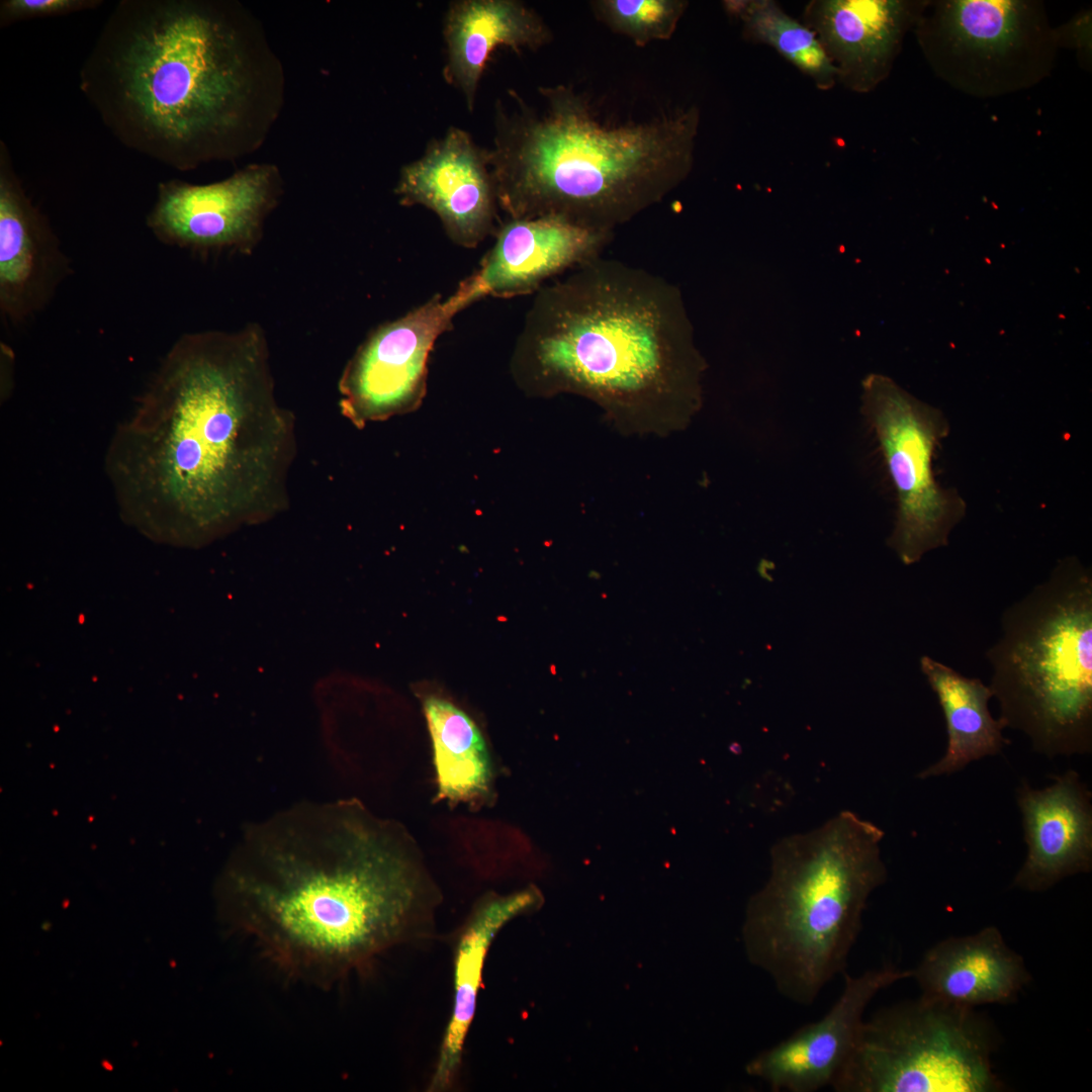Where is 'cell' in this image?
<instances>
[{
  "label": "cell",
  "instance_id": "obj_1",
  "mask_svg": "<svg viewBox=\"0 0 1092 1092\" xmlns=\"http://www.w3.org/2000/svg\"><path fill=\"white\" fill-rule=\"evenodd\" d=\"M295 423L259 324L185 334L110 441L115 499L185 542L266 522L289 507Z\"/></svg>",
  "mask_w": 1092,
  "mask_h": 1092
},
{
  "label": "cell",
  "instance_id": "obj_2",
  "mask_svg": "<svg viewBox=\"0 0 1092 1092\" xmlns=\"http://www.w3.org/2000/svg\"><path fill=\"white\" fill-rule=\"evenodd\" d=\"M228 886L266 953L322 978L428 938L442 899L413 835L357 799L300 803L249 827Z\"/></svg>",
  "mask_w": 1092,
  "mask_h": 1092
},
{
  "label": "cell",
  "instance_id": "obj_3",
  "mask_svg": "<svg viewBox=\"0 0 1092 1092\" xmlns=\"http://www.w3.org/2000/svg\"><path fill=\"white\" fill-rule=\"evenodd\" d=\"M125 147L179 171L259 150L285 74L262 22L236 0H121L79 73Z\"/></svg>",
  "mask_w": 1092,
  "mask_h": 1092
},
{
  "label": "cell",
  "instance_id": "obj_4",
  "mask_svg": "<svg viewBox=\"0 0 1092 1092\" xmlns=\"http://www.w3.org/2000/svg\"><path fill=\"white\" fill-rule=\"evenodd\" d=\"M513 369L532 395L590 400L621 435L666 437L699 413L706 363L673 283L598 256L535 293Z\"/></svg>",
  "mask_w": 1092,
  "mask_h": 1092
},
{
  "label": "cell",
  "instance_id": "obj_5",
  "mask_svg": "<svg viewBox=\"0 0 1092 1092\" xmlns=\"http://www.w3.org/2000/svg\"><path fill=\"white\" fill-rule=\"evenodd\" d=\"M542 109L497 102L485 149L498 207L512 219L558 215L613 235L690 174L696 106L642 121L604 122L572 86L540 87Z\"/></svg>",
  "mask_w": 1092,
  "mask_h": 1092
},
{
  "label": "cell",
  "instance_id": "obj_6",
  "mask_svg": "<svg viewBox=\"0 0 1092 1092\" xmlns=\"http://www.w3.org/2000/svg\"><path fill=\"white\" fill-rule=\"evenodd\" d=\"M884 832L842 811L770 850L769 876L749 899L742 941L749 963L787 1000L810 1006L844 974L871 894L887 880Z\"/></svg>",
  "mask_w": 1092,
  "mask_h": 1092
},
{
  "label": "cell",
  "instance_id": "obj_7",
  "mask_svg": "<svg viewBox=\"0 0 1092 1092\" xmlns=\"http://www.w3.org/2000/svg\"><path fill=\"white\" fill-rule=\"evenodd\" d=\"M988 685L1004 728L1048 758L1092 752V572L1076 556L1002 614Z\"/></svg>",
  "mask_w": 1092,
  "mask_h": 1092
},
{
  "label": "cell",
  "instance_id": "obj_8",
  "mask_svg": "<svg viewBox=\"0 0 1092 1092\" xmlns=\"http://www.w3.org/2000/svg\"><path fill=\"white\" fill-rule=\"evenodd\" d=\"M997 1039L974 1008L920 996L864 1019L835 1092H993Z\"/></svg>",
  "mask_w": 1092,
  "mask_h": 1092
},
{
  "label": "cell",
  "instance_id": "obj_9",
  "mask_svg": "<svg viewBox=\"0 0 1092 1092\" xmlns=\"http://www.w3.org/2000/svg\"><path fill=\"white\" fill-rule=\"evenodd\" d=\"M931 70L952 88L992 98L1049 77L1059 47L1035 0H926L913 28Z\"/></svg>",
  "mask_w": 1092,
  "mask_h": 1092
},
{
  "label": "cell",
  "instance_id": "obj_10",
  "mask_svg": "<svg viewBox=\"0 0 1092 1092\" xmlns=\"http://www.w3.org/2000/svg\"><path fill=\"white\" fill-rule=\"evenodd\" d=\"M862 414L896 492L888 546L905 565L945 547L967 514V503L936 480L933 460L949 434L944 414L896 384L872 374L863 381Z\"/></svg>",
  "mask_w": 1092,
  "mask_h": 1092
},
{
  "label": "cell",
  "instance_id": "obj_11",
  "mask_svg": "<svg viewBox=\"0 0 1092 1092\" xmlns=\"http://www.w3.org/2000/svg\"><path fill=\"white\" fill-rule=\"evenodd\" d=\"M486 296L478 272L449 296L437 294L404 315L374 329L340 377V410L357 428L413 410L426 390L428 359L454 317Z\"/></svg>",
  "mask_w": 1092,
  "mask_h": 1092
},
{
  "label": "cell",
  "instance_id": "obj_12",
  "mask_svg": "<svg viewBox=\"0 0 1092 1092\" xmlns=\"http://www.w3.org/2000/svg\"><path fill=\"white\" fill-rule=\"evenodd\" d=\"M284 193L279 167L251 163L220 181L158 185L147 225L161 243L200 255L253 254Z\"/></svg>",
  "mask_w": 1092,
  "mask_h": 1092
},
{
  "label": "cell",
  "instance_id": "obj_13",
  "mask_svg": "<svg viewBox=\"0 0 1092 1092\" xmlns=\"http://www.w3.org/2000/svg\"><path fill=\"white\" fill-rule=\"evenodd\" d=\"M911 974L892 966L857 976L844 973L843 988L831 1008L817 1021L754 1056L745 1072L775 1092L831 1087L856 1048L868 1005L880 991Z\"/></svg>",
  "mask_w": 1092,
  "mask_h": 1092
},
{
  "label": "cell",
  "instance_id": "obj_14",
  "mask_svg": "<svg viewBox=\"0 0 1092 1092\" xmlns=\"http://www.w3.org/2000/svg\"><path fill=\"white\" fill-rule=\"evenodd\" d=\"M393 191L400 205L434 211L458 246L474 248L494 230L498 204L485 149L462 128L450 126L402 166Z\"/></svg>",
  "mask_w": 1092,
  "mask_h": 1092
},
{
  "label": "cell",
  "instance_id": "obj_15",
  "mask_svg": "<svg viewBox=\"0 0 1092 1092\" xmlns=\"http://www.w3.org/2000/svg\"><path fill=\"white\" fill-rule=\"evenodd\" d=\"M925 3L812 0L805 6L802 22L821 43L837 72V82L855 93H869L890 75Z\"/></svg>",
  "mask_w": 1092,
  "mask_h": 1092
},
{
  "label": "cell",
  "instance_id": "obj_16",
  "mask_svg": "<svg viewBox=\"0 0 1092 1092\" xmlns=\"http://www.w3.org/2000/svg\"><path fill=\"white\" fill-rule=\"evenodd\" d=\"M71 266L48 218L26 195L0 143V308L21 323L52 300Z\"/></svg>",
  "mask_w": 1092,
  "mask_h": 1092
},
{
  "label": "cell",
  "instance_id": "obj_17",
  "mask_svg": "<svg viewBox=\"0 0 1092 1092\" xmlns=\"http://www.w3.org/2000/svg\"><path fill=\"white\" fill-rule=\"evenodd\" d=\"M1025 859L1012 886L1044 892L1064 879L1092 870V793L1069 769L1043 789L1022 780L1016 790Z\"/></svg>",
  "mask_w": 1092,
  "mask_h": 1092
},
{
  "label": "cell",
  "instance_id": "obj_18",
  "mask_svg": "<svg viewBox=\"0 0 1092 1092\" xmlns=\"http://www.w3.org/2000/svg\"><path fill=\"white\" fill-rule=\"evenodd\" d=\"M612 238L558 215L510 218L477 272L486 295L536 293L547 280L601 256Z\"/></svg>",
  "mask_w": 1092,
  "mask_h": 1092
},
{
  "label": "cell",
  "instance_id": "obj_19",
  "mask_svg": "<svg viewBox=\"0 0 1092 1092\" xmlns=\"http://www.w3.org/2000/svg\"><path fill=\"white\" fill-rule=\"evenodd\" d=\"M911 972L922 997L974 1009L1014 1002L1031 980L995 926L936 942Z\"/></svg>",
  "mask_w": 1092,
  "mask_h": 1092
},
{
  "label": "cell",
  "instance_id": "obj_20",
  "mask_svg": "<svg viewBox=\"0 0 1092 1092\" xmlns=\"http://www.w3.org/2000/svg\"><path fill=\"white\" fill-rule=\"evenodd\" d=\"M447 61L446 81L463 95L473 111L476 94L492 53L500 47L517 53L537 50L552 39L542 17L518 0H457L443 21Z\"/></svg>",
  "mask_w": 1092,
  "mask_h": 1092
},
{
  "label": "cell",
  "instance_id": "obj_21",
  "mask_svg": "<svg viewBox=\"0 0 1092 1092\" xmlns=\"http://www.w3.org/2000/svg\"><path fill=\"white\" fill-rule=\"evenodd\" d=\"M541 903V892L529 886L506 895L487 894L470 912L454 949L452 1012L429 1091H445L456 1080L476 1011L484 963L494 938L508 923L538 908Z\"/></svg>",
  "mask_w": 1092,
  "mask_h": 1092
},
{
  "label": "cell",
  "instance_id": "obj_22",
  "mask_svg": "<svg viewBox=\"0 0 1092 1092\" xmlns=\"http://www.w3.org/2000/svg\"><path fill=\"white\" fill-rule=\"evenodd\" d=\"M920 668L944 716L947 745L943 756L920 771L926 780L963 770L971 762L1002 752L1009 741L1005 729L989 710L992 691L978 677H968L930 656Z\"/></svg>",
  "mask_w": 1092,
  "mask_h": 1092
},
{
  "label": "cell",
  "instance_id": "obj_23",
  "mask_svg": "<svg viewBox=\"0 0 1092 1092\" xmlns=\"http://www.w3.org/2000/svg\"><path fill=\"white\" fill-rule=\"evenodd\" d=\"M431 736L437 799L476 808L492 798L493 766L475 722L451 701L429 696L423 702Z\"/></svg>",
  "mask_w": 1092,
  "mask_h": 1092
},
{
  "label": "cell",
  "instance_id": "obj_24",
  "mask_svg": "<svg viewBox=\"0 0 1092 1092\" xmlns=\"http://www.w3.org/2000/svg\"><path fill=\"white\" fill-rule=\"evenodd\" d=\"M725 11L742 23L746 39L771 47L821 90L837 83V72L821 43L803 22L772 0L724 1Z\"/></svg>",
  "mask_w": 1092,
  "mask_h": 1092
},
{
  "label": "cell",
  "instance_id": "obj_25",
  "mask_svg": "<svg viewBox=\"0 0 1092 1092\" xmlns=\"http://www.w3.org/2000/svg\"><path fill=\"white\" fill-rule=\"evenodd\" d=\"M689 2L686 0H596V18L636 46L669 39Z\"/></svg>",
  "mask_w": 1092,
  "mask_h": 1092
},
{
  "label": "cell",
  "instance_id": "obj_26",
  "mask_svg": "<svg viewBox=\"0 0 1092 1092\" xmlns=\"http://www.w3.org/2000/svg\"><path fill=\"white\" fill-rule=\"evenodd\" d=\"M453 834L459 852L484 877H500L514 871L532 852L523 835L500 823L459 820Z\"/></svg>",
  "mask_w": 1092,
  "mask_h": 1092
},
{
  "label": "cell",
  "instance_id": "obj_27",
  "mask_svg": "<svg viewBox=\"0 0 1092 1092\" xmlns=\"http://www.w3.org/2000/svg\"><path fill=\"white\" fill-rule=\"evenodd\" d=\"M102 0H2L0 26L40 17L62 16L101 6Z\"/></svg>",
  "mask_w": 1092,
  "mask_h": 1092
},
{
  "label": "cell",
  "instance_id": "obj_28",
  "mask_svg": "<svg viewBox=\"0 0 1092 1092\" xmlns=\"http://www.w3.org/2000/svg\"><path fill=\"white\" fill-rule=\"evenodd\" d=\"M1059 49L1072 48L1085 65L1091 62V12L1078 13L1069 22L1055 28Z\"/></svg>",
  "mask_w": 1092,
  "mask_h": 1092
}]
</instances>
